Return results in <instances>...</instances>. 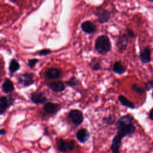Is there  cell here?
Wrapping results in <instances>:
<instances>
[{"mask_svg":"<svg viewBox=\"0 0 153 153\" xmlns=\"http://www.w3.org/2000/svg\"><path fill=\"white\" fill-rule=\"evenodd\" d=\"M76 137L80 143H84L90 139V133L86 128H81L76 131Z\"/></svg>","mask_w":153,"mask_h":153,"instance_id":"9c48e42d","label":"cell"},{"mask_svg":"<svg viewBox=\"0 0 153 153\" xmlns=\"http://www.w3.org/2000/svg\"><path fill=\"white\" fill-rule=\"evenodd\" d=\"M2 89L5 93H10L13 92L14 90V87L13 82L9 79H5L2 84Z\"/></svg>","mask_w":153,"mask_h":153,"instance_id":"2e32d148","label":"cell"},{"mask_svg":"<svg viewBox=\"0 0 153 153\" xmlns=\"http://www.w3.org/2000/svg\"><path fill=\"white\" fill-rule=\"evenodd\" d=\"M90 66L94 71H98L101 69V65L97 60H93L90 63Z\"/></svg>","mask_w":153,"mask_h":153,"instance_id":"7402d4cb","label":"cell"},{"mask_svg":"<svg viewBox=\"0 0 153 153\" xmlns=\"http://www.w3.org/2000/svg\"><path fill=\"white\" fill-rule=\"evenodd\" d=\"M146 87L148 90H149L151 88H153V81H149L146 83Z\"/></svg>","mask_w":153,"mask_h":153,"instance_id":"83f0119b","label":"cell"},{"mask_svg":"<svg viewBox=\"0 0 153 153\" xmlns=\"http://www.w3.org/2000/svg\"><path fill=\"white\" fill-rule=\"evenodd\" d=\"M75 148V143L74 140H69V151H73Z\"/></svg>","mask_w":153,"mask_h":153,"instance_id":"484cf974","label":"cell"},{"mask_svg":"<svg viewBox=\"0 0 153 153\" xmlns=\"http://www.w3.org/2000/svg\"><path fill=\"white\" fill-rule=\"evenodd\" d=\"M102 122L106 125H113L116 123V117L114 115H109L108 117H104L102 118Z\"/></svg>","mask_w":153,"mask_h":153,"instance_id":"d6986e66","label":"cell"},{"mask_svg":"<svg viewBox=\"0 0 153 153\" xmlns=\"http://www.w3.org/2000/svg\"><path fill=\"white\" fill-rule=\"evenodd\" d=\"M10 1H11V2H13V3H15V2H16L17 0H10Z\"/></svg>","mask_w":153,"mask_h":153,"instance_id":"4dcf8cb0","label":"cell"},{"mask_svg":"<svg viewBox=\"0 0 153 153\" xmlns=\"http://www.w3.org/2000/svg\"><path fill=\"white\" fill-rule=\"evenodd\" d=\"M56 146L57 150L62 153H65L69 151V140L63 139H56Z\"/></svg>","mask_w":153,"mask_h":153,"instance_id":"9a60e30c","label":"cell"},{"mask_svg":"<svg viewBox=\"0 0 153 153\" xmlns=\"http://www.w3.org/2000/svg\"><path fill=\"white\" fill-rule=\"evenodd\" d=\"M126 67L120 62H116L113 66L112 70L113 71L117 74H123L126 72Z\"/></svg>","mask_w":153,"mask_h":153,"instance_id":"ac0fdd59","label":"cell"},{"mask_svg":"<svg viewBox=\"0 0 153 153\" xmlns=\"http://www.w3.org/2000/svg\"><path fill=\"white\" fill-rule=\"evenodd\" d=\"M5 134H6V130H5V129H4V128H1V130H0V135H1V136H2L5 135Z\"/></svg>","mask_w":153,"mask_h":153,"instance_id":"f546056e","label":"cell"},{"mask_svg":"<svg viewBox=\"0 0 153 153\" xmlns=\"http://www.w3.org/2000/svg\"><path fill=\"white\" fill-rule=\"evenodd\" d=\"M59 108L60 106L59 104L48 102L44 104L43 109L44 111L48 114H54L59 111Z\"/></svg>","mask_w":153,"mask_h":153,"instance_id":"4fadbf2b","label":"cell"},{"mask_svg":"<svg viewBox=\"0 0 153 153\" xmlns=\"http://www.w3.org/2000/svg\"><path fill=\"white\" fill-rule=\"evenodd\" d=\"M30 100L35 104H43L48 101V99L42 92H33L30 94Z\"/></svg>","mask_w":153,"mask_h":153,"instance_id":"52a82bcc","label":"cell"},{"mask_svg":"<svg viewBox=\"0 0 153 153\" xmlns=\"http://www.w3.org/2000/svg\"><path fill=\"white\" fill-rule=\"evenodd\" d=\"M128 36L126 35H121L119 36L117 41V47L120 52H123L124 51L128 45Z\"/></svg>","mask_w":153,"mask_h":153,"instance_id":"30bf717a","label":"cell"},{"mask_svg":"<svg viewBox=\"0 0 153 153\" xmlns=\"http://www.w3.org/2000/svg\"><path fill=\"white\" fill-rule=\"evenodd\" d=\"M14 99L11 96H2L0 98V115H3L6 110L14 104Z\"/></svg>","mask_w":153,"mask_h":153,"instance_id":"277c9868","label":"cell"},{"mask_svg":"<svg viewBox=\"0 0 153 153\" xmlns=\"http://www.w3.org/2000/svg\"><path fill=\"white\" fill-rule=\"evenodd\" d=\"M79 82L78 79L74 76L71 77L68 81L65 82V84L69 87H74V86L78 85L79 84Z\"/></svg>","mask_w":153,"mask_h":153,"instance_id":"44dd1931","label":"cell"},{"mask_svg":"<svg viewBox=\"0 0 153 153\" xmlns=\"http://www.w3.org/2000/svg\"><path fill=\"white\" fill-rule=\"evenodd\" d=\"M81 29L82 30L86 33L91 34L94 33L97 30L96 26L91 21L87 20L81 24Z\"/></svg>","mask_w":153,"mask_h":153,"instance_id":"7c38bea8","label":"cell"},{"mask_svg":"<svg viewBox=\"0 0 153 153\" xmlns=\"http://www.w3.org/2000/svg\"><path fill=\"white\" fill-rule=\"evenodd\" d=\"M95 14L97 17L99 22L101 24L108 22L110 19L109 12L103 8H97L96 10Z\"/></svg>","mask_w":153,"mask_h":153,"instance_id":"8992f818","label":"cell"},{"mask_svg":"<svg viewBox=\"0 0 153 153\" xmlns=\"http://www.w3.org/2000/svg\"><path fill=\"white\" fill-rule=\"evenodd\" d=\"M152 98H153V91H152Z\"/></svg>","mask_w":153,"mask_h":153,"instance_id":"d6a6232c","label":"cell"},{"mask_svg":"<svg viewBox=\"0 0 153 153\" xmlns=\"http://www.w3.org/2000/svg\"><path fill=\"white\" fill-rule=\"evenodd\" d=\"M94 48L100 54H106L111 50V42L106 35L98 36L95 40Z\"/></svg>","mask_w":153,"mask_h":153,"instance_id":"7a4b0ae2","label":"cell"},{"mask_svg":"<svg viewBox=\"0 0 153 153\" xmlns=\"http://www.w3.org/2000/svg\"><path fill=\"white\" fill-rule=\"evenodd\" d=\"M47 87L54 92H62L65 90L66 86L61 81H56L47 84Z\"/></svg>","mask_w":153,"mask_h":153,"instance_id":"8fae6325","label":"cell"},{"mask_svg":"<svg viewBox=\"0 0 153 153\" xmlns=\"http://www.w3.org/2000/svg\"><path fill=\"white\" fill-rule=\"evenodd\" d=\"M19 84L24 87H27L33 84V74L32 73H25L20 74L18 77Z\"/></svg>","mask_w":153,"mask_h":153,"instance_id":"5b68a950","label":"cell"},{"mask_svg":"<svg viewBox=\"0 0 153 153\" xmlns=\"http://www.w3.org/2000/svg\"><path fill=\"white\" fill-rule=\"evenodd\" d=\"M118 99V100L120 102V103L122 105H123L124 106H126V107L130 108V109H134L136 108L134 104L132 102L129 100L124 96H123V95H119Z\"/></svg>","mask_w":153,"mask_h":153,"instance_id":"e0dca14e","label":"cell"},{"mask_svg":"<svg viewBox=\"0 0 153 153\" xmlns=\"http://www.w3.org/2000/svg\"><path fill=\"white\" fill-rule=\"evenodd\" d=\"M151 8H152V9H153V7H151Z\"/></svg>","mask_w":153,"mask_h":153,"instance_id":"836d02e7","label":"cell"},{"mask_svg":"<svg viewBox=\"0 0 153 153\" xmlns=\"http://www.w3.org/2000/svg\"><path fill=\"white\" fill-rule=\"evenodd\" d=\"M39 62V60L37 59H31L28 60V66L30 68H33L35 65Z\"/></svg>","mask_w":153,"mask_h":153,"instance_id":"cb8c5ba5","label":"cell"},{"mask_svg":"<svg viewBox=\"0 0 153 153\" xmlns=\"http://www.w3.org/2000/svg\"><path fill=\"white\" fill-rule=\"evenodd\" d=\"M20 64L19 62L14 59H13L10 62V65H9V71L11 73L16 72L20 69Z\"/></svg>","mask_w":153,"mask_h":153,"instance_id":"ffe728a7","label":"cell"},{"mask_svg":"<svg viewBox=\"0 0 153 153\" xmlns=\"http://www.w3.org/2000/svg\"><path fill=\"white\" fill-rule=\"evenodd\" d=\"M151 51L149 47H145L143 50L140 51L139 54V59L143 63H149L151 61Z\"/></svg>","mask_w":153,"mask_h":153,"instance_id":"5bb4252c","label":"cell"},{"mask_svg":"<svg viewBox=\"0 0 153 153\" xmlns=\"http://www.w3.org/2000/svg\"><path fill=\"white\" fill-rule=\"evenodd\" d=\"M62 71L59 68H49L45 72V76L47 79H58L61 77L62 75Z\"/></svg>","mask_w":153,"mask_h":153,"instance_id":"ba28073f","label":"cell"},{"mask_svg":"<svg viewBox=\"0 0 153 153\" xmlns=\"http://www.w3.org/2000/svg\"><path fill=\"white\" fill-rule=\"evenodd\" d=\"M68 118L76 127L81 125L84 121V115L82 112L76 109L70 111L68 115Z\"/></svg>","mask_w":153,"mask_h":153,"instance_id":"3957f363","label":"cell"},{"mask_svg":"<svg viewBox=\"0 0 153 153\" xmlns=\"http://www.w3.org/2000/svg\"><path fill=\"white\" fill-rule=\"evenodd\" d=\"M131 88L133 91L136 92L137 93L139 94H142L145 92V89L143 88H142L140 87H139L136 84H133L131 85Z\"/></svg>","mask_w":153,"mask_h":153,"instance_id":"603a6c76","label":"cell"},{"mask_svg":"<svg viewBox=\"0 0 153 153\" xmlns=\"http://www.w3.org/2000/svg\"><path fill=\"white\" fill-rule=\"evenodd\" d=\"M133 118L130 114L121 117L115 123L117 129V134L113 137L110 149L112 153H120L123 137L131 135L135 132L136 127L133 124Z\"/></svg>","mask_w":153,"mask_h":153,"instance_id":"6da1fadb","label":"cell"},{"mask_svg":"<svg viewBox=\"0 0 153 153\" xmlns=\"http://www.w3.org/2000/svg\"><path fill=\"white\" fill-rule=\"evenodd\" d=\"M148 117H149V118L151 120H152V121H153V107H152V109L149 111V114H148Z\"/></svg>","mask_w":153,"mask_h":153,"instance_id":"f1b7e54d","label":"cell"},{"mask_svg":"<svg viewBox=\"0 0 153 153\" xmlns=\"http://www.w3.org/2000/svg\"><path fill=\"white\" fill-rule=\"evenodd\" d=\"M148 1H151V2H153V0H148Z\"/></svg>","mask_w":153,"mask_h":153,"instance_id":"1f68e13d","label":"cell"},{"mask_svg":"<svg viewBox=\"0 0 153 153\" xmlns=\"http://www.w3.org/2000/svg\"><path fill=\"white\" fill-rule=\"evenodd\" d=\"M51 53V51L50 49L45 48V49H43V50H41V51H39L38 53V54L39 56H46V55H48Z\"/></svg>","mask_w":153,"mask_h":153,"instance_id":"d4e9b609","label":"cell"},{"mask_svg":"<svg viewBox=\"0 0 153 153\" xmlns=\"http://www.w3.org/2000/svg\"><path fill=\"white\" fill-rule=\"evenodd\" d=\"M127 36L130 38H134L136 36L135 33H134V31L131 29H127Z\"/></svg>","mask_w":153,"mask_h":153,"instance_id":"4316f807","label":"cell"}]
</instances>
